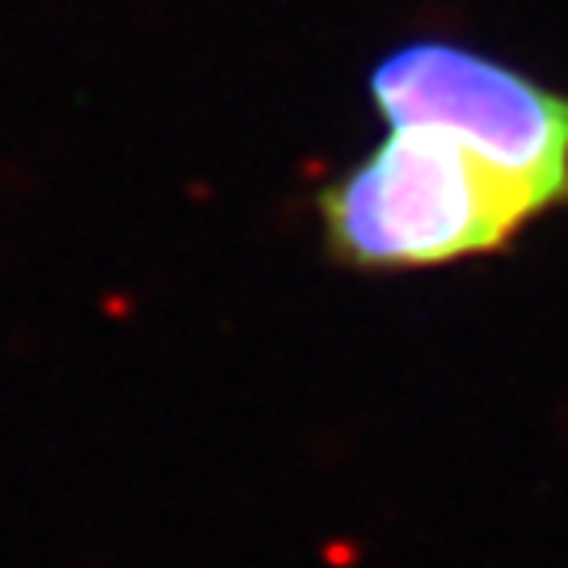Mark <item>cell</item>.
<instances>
[{"instance_id": "2", "label": "cell", "mask_w": 568, "mask_h": 568, "mask_svg": "<svg viewBox=\"0 0 568 568\" xmlns=\"http://www.w3.org/2000/svg\"><path fill=\"white\" fill-rule=\"evenodd\" d=\"M387 126H426L568 206V93L450 39H413L366 77Z\"/></svg>"}, {"instance_id": "1", "label": "cell", "mask_w": 568, "mask_h": 568, "mask_svg": "<svg viewBox=\"0 0 568 568\" xmlns=\"http://www.w3.org/2000/svg\"><path fill=\"white\" fill-rule=\"evenodd\" d=\"M551 203L426 126H387L316 194L328 257L345 270H443L501 253Z\"/></svg>"}]
</instances>
